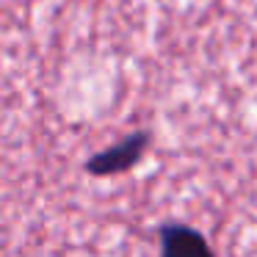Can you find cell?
I'll return each instance as SVG.
<instances>
[{
  "mask_svg": "<svg viewBox=\"0 0 257 257\" xmlns=\"http://www.w3.org/2000/svg\"><path fill=\"white\" fill-rule=\"evenodd\" d=\"M152 147V130L139 127L133 133L122 136L116 144H108L105 150L94 152L83 161V172L91 177H119L133 172Z\"/></svg>",
  "mask_w": 257,
  "mask_h": 257,
  "instance_id": "cell-1",
  "label": "cell"
},
{
  "mask_svg": "<svg viewBox=\"0 0 257 257\" xmlns=\"http://www.w3.org/2000/svg\"><path fill=\"white\" fill-rule=\"evenodd\" d=\"M158 240H161V257H216L205 232L183 221L158 224Z\"/></svg>",
  "mask_w": 257,
  "mask_h": 257,
  "instance_id": "cell-2",
  "label": "cell"
}]
</instances>
